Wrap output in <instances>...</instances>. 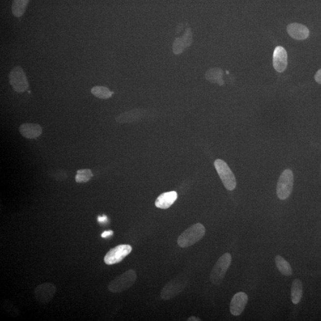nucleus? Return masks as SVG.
<instances>
[{
	"instance_id": "obj_1",
	"label": "nucleus",
	"mask_w": 321,
	"mask_h": 321,
	"mask_svg": "<svg viewBox=\"0 0 321 321\" xmlns=\"http://www.w3.org/2000/svg\"><path fill=\"white\" fill-rule=\"evenodd\" d=\"M205 235V228L201 223H196L188 228L177 239L180 247H190L201 241Z\"/></svg>"
},
{
	"instance_id": "obj_2",
	"label": "nucleus",
	"mask_w": 321,
	"mask_h": 321,
	"mask_svg": "<svg viewBox=\"0 0 321 321\" xmlns=\"http://www.w3.org/2000/svg\"><path fill=\"white\" fill-rule=\"evenodd\" d=\"M137 274L133 269L128 270L118 276L109 283L108 291L113 294H119L130 289L136 282Z\"/></svg>"
},
{
	"instance_id": "obj_3",
	"label": "nucleus",
	"mask_w": 321,
	"mask_h": 321,
	"mask_svg": "<svg viewBox=\"0 0 321 321\" xmlns=\"http://www.w3.org/2000/svg\"><path fill=\"white\" fill-rule=\"evenodd\" d=\"M232 260V255L229 253H226L216 262L210 275V280L214 285L218 286L222 282Z\"/></svg>"
},
{
	"instance_id": "obj_4",
	"label": "nucleus",
	"mask_w": 321,
	"mask_h": 321,
	"mask_svg": "<svg viewBox=\"0 0 321 321\" xmlns=\"http://www.w3.org/2000/svg\"><path fill=\"white\" fill-rule=\"evenodd\" d=\"M214 166L224 187L230 191L235 189L237 182L235 175L227 163L223 160L218 159L214 162Z\"/></svg>"
},
{
	"instance_id": "obj_5",
	"label": "nucleus",
	"mask_w": 321,
	"mask_h": 321,
	"mask_svg": "<svg viewBox=\"0 0 321 321\" xmlns=\"http://www.w3.org/2000/svg\"><path fill=\"white\" fill-rule=\"evenodd\" d=\"M294 176L292 171L287 169L283 171L277 183V194L281 200L289 198L294 187Z\"/></svg>"
},
{
	"instance_id": "obj_6",
	"label": "nucleus",
	"mask_w": 321,
	"mask_h": 321,
	"mask_svg": "<svg viewBox=\"0 0 321 321\" xmlns=\"http://www.w3.org/2000/svg\"><path fill=\"white\" fill-rule=\"evenodd\" d=\"M8 78L14 91L17 92H24L29 88L27 76L21 66L14 67L11 70Z\"/></svg>"
},
{
	"instance_id": "obj_7",
	"label": "nucleus",
	"mask_w": 321,
	"mask_h": 321,
	"mask_svg": "<svg viewBox=\"0 0 321 321\" xmlns=\"http://www.w3.org/2000/svg\"><path fill=\"white\" fill-rule=\"evenodd\" d=\"M132 251V247L129 244H120L109 250L104 257V263L108 266L122 262Z\"/></svg>"
},
{
	"instance_id": "obj_8",
	"label": "nucleus",
	"mask_w": 321,
	"mask_h": 321,
	"mask_svg": "<svg viewBox=\"0 0 321 321\" xmlns=\"http://www.w3.org/2000/svg\"><path fill=\"white\" fill-rule=\"evenodd\" d=\"M187 283V281L180 278L169 281L160 292V297L165 300L171 299L184 291Z\"/></svg>"
},
{
	"instance_id": "obj_9",
	"label": "nucleus",
	"mask_w": 321,
	"mask_h": 321,
	"mask_svg": "<svg viewBox=\"0 0 321 321\" xmlns=\"http://www.w3.org/2000/svg\"><path fill=\"white\" fill-rule=\"evenodd\" d=\"M57 288L50 283L39 284L34 291L35 299L42 305H47L53 300Z\"/></svg>"
},
{
	"instance_id": "obj_10",
	"label": "nucleus",
	"mask_w": 321,
	"mask_h": 321,
	"mask_svg": "<svg viewBox=\"0 0 321 321\" xmlns=\"http://www.w3.org/2000/svg\"><path fill=\"white\" fill-rule=\"evenodd\" d=\"M248 302V296L244 292H239L234 295L230 306L231 314L234 316H239L243 312Z\"/></svg>"
},
{
	"instance_id": "obj_11",
	"label": "nucleus",
	"mask_w": 321,
	"mask_h": 321,
	"mask_svg": "<svg viewBox=\"0 0 321 321\" xmlns=\"http://www.w3.org/2000/svg\"><path fill=\"white\" fill-rule=\"evenodd\" d=\"M273 66L276 71L283 72L287 66V54L283 47L278 46L273 54Z\"/></svg>"
},
{
	"instance_id": "obj_12",
	"label": "nucleus",
	"mask_w": 321,
	"mask_h": 321,
	"mask_svg": "<svg viewBox=\"0 0 321 321\" xmlns=\"http://www.w3.org/2000/svg\"><path fill=\"white\" fill-rule=\"evenodd\" d=\"M19 132L27 139H35L41 136L42 129L38 124L24 123L20 126Z\"/></svg>"
},
{
	"instance_id": "obj_13",
	"label": "nucleus",
	"mask_w": 321,
	"mask_h": 321,
	"mask_svg": "<svg viewBox=\"0 0 321 321\" xmlns=\"http://www.w3.org/2000/svg\"><path fill=\"white\" fill-rule=\"evenodd\" d=\"M287 31L292 38L296 40H304L308 38L309 30L308 28L302 24L294 23L288 25Z\"/></svg>"
},
{
	"instance_id": "obj_14",
	"label": "nucleus",
	"mask_w": 321,
	"mask_h": 321,
	"mask_svg": "<svg viewBox=\"0 0 321 321\" xmlns=\"http://www.w3.org/2000/svg\"><path fill=\"white\" fill-rule=\"evenodd\" d=\"M177 199V193L175 191H168L161 194L158 197L155 205L160 209L166 210L170 208Z\"/></svg>"
},
{
	"instance_id": "obj_15",
	"label": "nucleus",
	"mask_w": 321,
	"mask_h": 321,
	"mask_svg": "<svg viewBox=\"0 0 321 321\" xmlns=\"http://www.w3.org/2000/svg\"><path fill=\"white\" fill-rule=\"evenodd\" d=\"M144 110L140 109H134L128 112H124L117 117L115 120L119 123H130L137 122L143 116Z\"/></svg>"
},
{
	"instance_id": "obj_16",
	"label": "nucleus",
	"mask_w": 321,
	"mask_h": 321,
	"mask_svg": "<svg viewBox=\"0 0 321 321\" xmlns=\"http://www.w3.org/2000/svg\"><path fill=\"white\" fill-rule=\"evenodd\" d=\"M303 295V284L302 281L295 279L293 281L291 288V298L293 303L297 305L300 302Z\"/></svg>"
},
{
	"instance_id": "obj_17",
	"label": "nucleus",
	"mask_w": 321,
	"mask_h": 321,
	"mask_svg": "<svg viewBox=\"0 0 321 321\" xmlns=\"http://www.w3.org/2000/svg\"><path fill=\"white\" fill-rule=\"evenodd\" d=\"M222 76L223 72L221 69L214 68L208 70L205 74V78L211 82L218 83L219 85L222 86L224 84Z\"/></svg>"
},
{
	"instance_id": "obj_18",
	"label": "nucleus",
	"mask_w": 321,
	"mask_h": 321,
	"mask_svg": "<svg viewBox=\"0 0 321 321\" xmlns=\"http://www.w3.org/2000/svg\"><path fill=\"white\" fill-rule=\"evenodd\" d=\"M276 266L279 271L284 275L291 276L292 274V269L291 265L284 259L282 256L277 255L275 258Z\"/></svg>"
},
{
	"instance_id": "obj_19",
	"label": "nucleus",
	"mask_w": 321,
	"mask_h": 321,
	"mask_svg": "<svg viewBox=\"0 0 321 321\" xmlns=\"http://www.w3.org/2000/svg\"><path fill=\"white\" fill-rule=\"evenodd\" d=\"M29 0H13L12 4V13L17 18L23 16L26 10Z\"/></svg>"
},
{
	"instance_id": "obj_20",
	"label": "nucleus",
	"mask_w": 321,
	"mask_h": 321,
	"mask_svg": "<svg viewBox=\"0 0 321 321\" xmlns=\"http://www.w3.org/2000/svg\"><path fill=\"white\" fill-rule=\"evenodd\" d=\"M91 93L95 97L103 100L108 99L113 94V92L109 91L108 88L101 86L94 87L91 89Z\"/></svg>"
},
{
	"instance_id": "obj_21",
	"label": "nucleus",
	"mask_w": 321,
	"mask_h": 321,
	"mask_svg": "<svg viewBox=\"0 0 321 321\" xmlns=\"http://www.w3.org/2000/svg\"><path fill=\"white\" fill-rule=\"evenodd\" d=\"M92 177L93 174L90 169H83L77 171L75 180L78 184H82V183L88 182Z\"/></svg>"
},
{
	"instance_id": "obj_22",
	"label": "nucleus",
	"mask_w": 321,
	"mask_h": 321,
	"mask_svg": "<svg viewBox=\"0 0 321 321\" xmlns=\"http://www.w3.org/2000/svg\"><path fill=\"white\" fill-rule=\"evenodd\" d=\"M187 48L182 38H177L174 42L173 49L175 54H180Z\"/></svg>"
},
{
	"instance_id": "obj_23",
	"label": "nucleus",
	"mask_w": 321,
	"mask_h": 321,
	"mask_svg": "<svg viewBox=\"0 0 321 321\" xmlns=\"http://www.w3.org/2000/svg\"><path fill=\"white\" fill-rule=\"evenodd\" d=\"M182 39L187 47L190 46V45L192 43V33H191L190 28H187L186 30L185 35L183 36Z\"/></svg>"
},
{
	"instance_id": "obj_24",
	"label": "nucleus",
	"mask_w": 321,
	"mask_h": 321,
	"mask_svg": "<svg viewBox=\"0 0 321 321\" xmlns=\"http://www.w3.org/2000/svg\"><path fill=\"white\" fill-rule=\"evenodd\" d=\"M315 80L318 83L321 84V69L315 75Z\"/></svg>"
},
{
	"instance_id": "obj_25",
	"label": "nucleus",
	"mask_w": 321,
	"mask_h": 321,
	"mask_svg": "<svg viewBox=\"0 0 321 321\" xmlns=\"http://www.w3.org/2000/svg\"><path fill=\"white\" fill-rule=\"evenodd\" d=\"M113 231L112 230L106 231L101 234V237L103 238H108L109 236L113 235Z\"/></svg>"
},
{
	"instance_id": "obj_26",
	"label": "nucleus",
	"mask_w": 321,
	"mask_h": 321,
	"mask_svg": "<svg viewBox=\"0 0 321 321\" xmlns=\"http://www.w3.org/2000/svg\"><path fill=\"white\" fill-rule=\"evenodd\" d=\"M107 220H108V218H107V216L105 215L99 216L98 217V221L100 223H105Z\"/></svg>"
},
{
	"instance_id": "obj_27",
	"label": "nucleus",
	"mask_w": 321,
	"mask_h": 321,
	"mask_svg": "<svg viewBox=\"0 0 321 321\" xmlns=\"http://www.w3.org/2000/svg\"><path fill=\"white\" fill-rule=\"evenodd\" d=\"M187 321H201V320H199V318L195 317H190L188 318Z\"/></svg>"
},
{
	"instance_id": "obj_28",
	"label": "nucleus",
	"mask_w": 321,
	"mask_h": 321,
	"mask_svg": "<svg viewBox=\"0 0 321 321\" xmlns=\"http://www.w3.org/2000/svg\"></svg>"
}]
</instances>
